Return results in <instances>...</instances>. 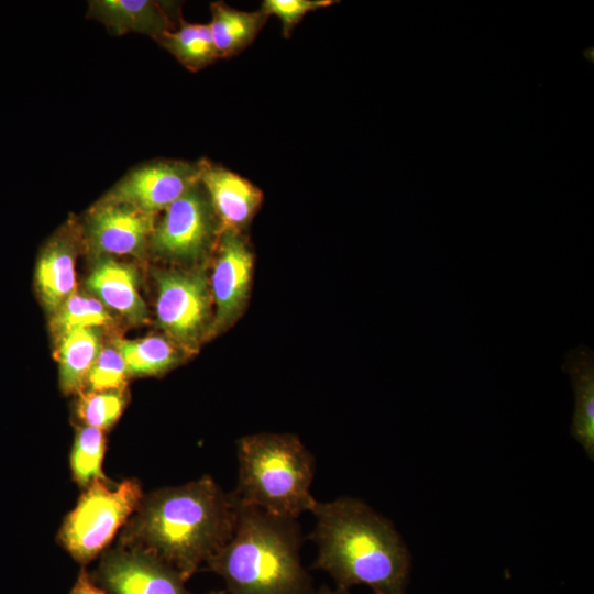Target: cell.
<instances>
[{"label":"cell","instance_id":"1","mask_svg":"<svg viewBox=\"0 0 594 594\" xmlns=\"http://www.w3.org/2000/svg\"><path fill=\"white\" fill-rule=\"evenodd\" d=\"M237 514L233 493L204 475L144 494L118 544L156 558L187 582L231 538Z\"/></svg>","mask_w":594,"mask_h":594},{"label":"cell","instance_id":"2","mask_svg":"<svg viewBox=\"0 0 594 594\" xmlns=\"http://www.w3.org/2000/svg\"><path fill=\"white\" fill-rule=\"evenodd\" d=\"M310 539L317 546L314 568L336 587L369 586L373 594H406L411 554L395 526L361 499L342 496L317 501Z\"/></svg>","mask_w":594,"mask_h":594},{"label":"cell","instance_id":"3","mask_svg":"<svg viewBox=\"0 0 594 594\" xmlns=\"http://www.w3.org/2000/svg\"><path fill=\"white\" fill-rule=\"evenodd\" d=\"M301 539L297 519L238 502L233 534L206 565L228 594H310L315 587L301 562Z\"/></svg>","mask_w":594,"mask_h":594},{"label":"cell","instance_id":"4","mask_svg":"<svg viewBox=\"0 0 594 594\" xmlns=\"http://www.w3.org/2000/svg\"><path fill=\"white\" fill-rule=\"evenodd\" d=\"M239 503L274 516L298 519L311 512L315 458L297 436L262 432L237 441Z\"/></svg>","mask_w":594,"mask_h":594},{"label":"cell","instance_id":"5","mask_svg":"<svg viewBox=\"0 0 594 594\" xmlns=\"http://www.w3.org/2000/svg\"><path fill=\"white\" fill-rule=\"evenodd\" d=\"M144 496L136 479L113 483L96 480L85 487L75 508L65 517L57 540L80 564L107 550Z\"/></svg>","mask_w":594,"mask_h":594},{"label":"cell","instance_id":"6","mask_svg":"<svg viewBox=\"0 0 594 594\" xmlns=\"http://www.w3.org/2000/svg\"><path fill=\"white\" fill-rule=\"evenodd\" d=\"M150 237L157 254L178 261H193L218 242L221 223L209 197L198 182L164 210Z\"/></svg>","mask_w":594,"mask_h":594},{"label":"cell","instance_id":"7","mask_svg":"<svg viewBox=\"0 0 594 594\" xmlns=\"http://www.w3.org/2000/svg\"><path fill=\"white\" fill-rule=\"evenodd\" d=\"M198 182V162L160 160L130 170L105 200L127 204L155 216Z\"/></svg>","mask_w":594,"mask_h":594},{"label":"cell","instance_id":"8","mask_svg":"<svg viewBox=\"0 0 594 594\" xmlns=\"http://www.w3.org/2000/svg\"><path fill=\"white\" fill-rule=\"evenodd\" d=\"M91 576L108 594H193L175 570L119 544L102 552Z\"/></svg>","mask_w":594,"mask_h":594},{"label":"cell","instance_id":"9","mask_svg":"<svg viewBox=\"0 0 594 594\" xmlns=\"http://www.w3.org/2000/svg\"><path fill=\"white\" fill-rule=\"evenodd\" d=\"M210 311L206 276L201 272H165L157 276L156 314L176 340L195 342L205 331Z\"/></svg>","mask_w":594,"mask_h":594},{"label":"cell","instance_id":"10","mask_svg":"<svg viewBox=\"0 0 594 594\" xmlns=\"http://www.w3.org/2000/svg\"><path fill=\"white\" fill-rule=\"evenodd\" d=\"M253 264V254L242 231L223 229L218 240L211 276V292L216 305L211 331L226 329L243 311L249 297Z\"/></svg>","mask_w":594,"mask_h":594},{"label":"cell","instance_id":"11","mask_svg":"<svg viewBox=\"0 0 594 594\" xmlns=\"http://www.w3.org/2000/svg\"><path fill=\"white\" fill-rule=\"evenodd\" d=\"M199 182L223 229L242 231L263 201L258 187L239 174L210 162H198Z\"/></svg>","mask_w":594,"mask_h":594},{"label":"cell","instance_id":"12","mask_svg":"<svg viewBox=\"0 0 594 594\" xmlns=\"http://www.w3.org/2000/svg\"><path fill=\"white\" fill-rule=\"evenodd\" d=\"M154 224V216L127 204L103 199L89 216L88 234L99 252L131 254L141 251Z\"/></svg>","mask_w":594,"mask_h":594},{"label":"cell","instance_id":"13","mask_svg":"<svg viewBox=\"0 0 594 594\" xmlns=\"http://www.w3.org/2000/svg\"><path fill=\"white\" fill-rule=\"evenodd\" d=\"M173 4L153 0H94L88 6V18L102 23L110 33L123 35L134 32L158 40L174 30L176 20Z\"/></svg>","mask_w":594,"mask_h":594},{"label":"cell","instance_id":"14","mask_svg":"<svg viewBox=\"0 0 594 594\" xmlns=\"http://www.w3.org/2000/svg\"><path fill=\"white\" fill-rule=\"evenodd\" d=\"M562 371L574 394L570 432L586 457L594 460V352L580 344L565 353Z\"/></svg>","mask_w":594,"mask_h":594},{"label":"cell","instance_id":"15","mask_svg":"<svg viewBox=\"0 0 594 594\" xmlns=\"http://www.w3.org/2000/svg\"><path fill=\"white\" fill-rule=\"evenodd\" d=\"M268 16L261 10L241 11L217 1L211 3L209 24L219 58L231 57L253 43Z\"/></svg>","mask_w":594,"mask_h":594},{"label":"cell","instance_id":"16","mask_svg":"<svg viewBox=\"0 0 594 594\" xmlns=\"http://www.w3.org/2000/svg\"><path fill=\"white\" fill-rule=\"evenodd\" d=\"M36 284L50 308L61 307L76 286L74 253L69 243L56 239L41 254L36 266Z\"/></svg>","mask_w":594,"mask_h":594},{"label":"cell","instance_id":"17","mask_svg":"<svg viewBox=\"0 0 594 594\" xmlns=\"http://www.w3.org/2000/svg\"><path fill=\"white\" fill-rule=\"evenodd\" d=\"M88 288L106 305L129 316H141L144 304L132 267L113 260L99 262L87 280Z\"/></svg>","mask_w":594,"mask_h":594},{"label":"cell","instance_id":"18","mask_svg":"<svg viewBox=\"0 0 594 594\" xmlns=\"http://www.w3.org/2000/svg\"><path fill=\"white\" fill-rule=\"evenodd\" d=\"M99 352L98 336L90 328L62 336L58 359L61 386L66 394L81 388Z\"/></svg>","mask_w":594,"mask_h":594},{"label":"cell","instance_id":"19","mask_svg":"<svg viewBox=\"0 0 594 594\" xmlns=\"http://www.w3.org/2000/svg\"><path fill=\"white\" fill-rule=\"evenodd\" d=\"M157 42L187 69L197 72L219 58L209 24L188 23L162 35Z\"/></svg>","mask_w":594,"mask_h":594},{"label":"cell","instance_id":"20","mask_svg":"<svg viewBox=\"0 0 594 594\" xmlns=\"http://www.w3.org/2000/svg\"><path fill=\"white\" fill-rule=\"evenodd\" d=\"M128 372L155 375L176 364L178 354L170 342L162 337H147L135 341L118 342Z\"/></svg>","mask_w":594,"mask_h":594},{"label":"cell","instance_id":"21","mask_svg":"<svg viewBox=\"0 0 594 594\" xmlns=\"http://www.w3.org/2000/svg\"><path fill=\"white\" fill-rule=\"evenodd\" d=\"M106 452L103 430L84 426L78 429L70 452V470L73 480L80 486L87 487L96 480H107L102 471Z\"/></svg>","mask_w":594,"mask_h":594},{"label":"cell","instance_id":"22","mask_svg":"<svg viewBox=\"0 0 594 594\" xmlns=\"http://www.w3.org/2000/svg\"><path fill=\"white\" fill-rule=\"evenodd\" d=\"M125 406L122 389L89 392L77 403V416L85 426L108 429L116 424Z\"/></svg>","mask_w":594,"mask_h":594},{"label":"cell","instance_id":"23","mask_svg":"<svg viewBox=\"0 0 594 594\" xmlns=\"http://www.w3.org/2000/svg\"><path fill=\"white\" fill-rule=\"evenodd\" d=\"M108 320V312L101 302L94 298L73 294L61 306L55 324L57 331L64 336L75 329H92L102 326Z\"/></svg>","mask_w":594,"mask_h":594},{"label":"cell","instance_id":"24","mask_svg":"<svg viewBox=\"0 0 594 594\" xmlns=\"http://www.w3.org/2000/svg\"><path fill=\"white\" fill-rule=\"evenodd\" d=\"M127 365L119 352L111 348L100 351L91 366L87 382L90 392L122 389L125 385Z\"/></svg>","mask_w":594,"mask_h":594},{"label":"cell","instance_id":"25","mask_svg":"<svg viewBox=\"0 0 594 594\" xmlns=\"http://www.w3.org/2000/svg\"><path fill=\"white\" fill-rule=\"evenodd\" d=\"M333 3L334 1L331 0H265L260 10L267 16L278 18L284 35L288 37L293 29L308 12Z\"/></svg>","mask_w":594,"mask_h":594},{"label":"cell","instance_id":"26","mask_svg":"<svg viewBox=\"0 0 594 594\" xmlns=\"http://www.w3.org/2000/svg\"><path fill=\"white\" fill-rule=\"evenodd\" d=\"M70 594H108L101 588L87 572L86 569H81L77 580L70 591Z\"/></svg>","mask_w":594,"mask_h":594},{"label":"cell","instance_id":"27","mask_svg":"<svg viewBox=\"0 0 594 594\" xmlns=\"http://www.w3.org/2000/svg\"><path fill=\"white\" fill-rule=\"evenodd\" d=\"M310 594H351L350 591L341 590V588H331L329 586H321L319 588H314V591Z\"/></svg>","mask_w":594,"mask_h":594},{"label":"cell","instance_id":"28","mask_svg":"<svg viewBox=\"0 0 594 594\" xmlns=\"http://www.w3.org/2000/svg\"><path fill=\"white\" fill-rule=\"evenodd\" d=\"M208 594H226V592H217V591H212V592H210V593H208Z\"/></svg>","mask_w":594,"mask_h":594}]
</instances>
